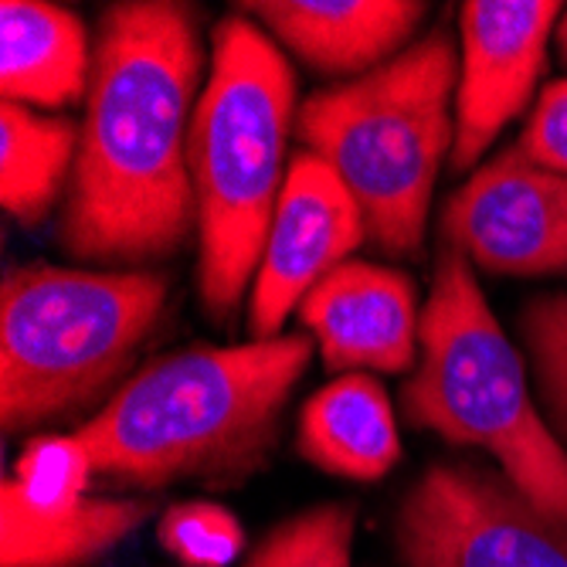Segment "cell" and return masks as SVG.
I'll return each mask as SVG.
<instances>
[{
  "instance_id": "obj_1",
  "label": "cell",
  "mask_w": 567,
  "mask_h": 567,
  "mask_svg": "<svg viewBox=\"0 0 567 567\" xmlns=\"http://www.w3.org/2000/svg\"><path fill=\"white\" fill-rule=\"evenodd\" d=\"M200 72L197 14L174 0L106 11L62 212V245L95 266L177 255L197 221L187 110Z\"/></svg>"
},
{
  "instance_id": "obj_14",
  "label": "cell",
  "mask_w": 567,
  "mask_h": 567,
  "mask_svg": "<svg viewBox=\"0 0 567 567\" xmlns=\"http://www.w3.org/2000/svg\"><path fill=\"white\" fill-rule=\"evenodd\" d=\"M150 517L140 499H72L28 506L0 493V564L4 567H82L116 547Z\"/></svg>"
},
{
  "instance_id": "obj_2",
  "label": "cell",
  "mask_w": 567,
  "mask_h": 567,
  "mask_svg": "<svg viewBox=\"0 0 567 567\" xmlns=\"http://www.w3.org/2000/svg\"><path fill=\"white\" fill-rule=\"evenodd\" d=\"M309 350L306 337H276L161 357L75 439L95 476L133 486L177 480L235 486L269 462Z\"/></svg>"
},
{
  "instance_id": "obj_8",
  "label": "cell",
  "mask_w": 567,
  "mask_h": 567,
  "mask_svg": "<svg viewBox=\"0 0 567 567\" xmlns=\"http://www.w3.org/2000/svg\"><path fill=\"white\" fill-rule=\"evenodd\" d=\"M445 238L489 272H567V174L513 146L455 190L442 215Z\"/></svg>"
},
{
  "instance_id": "obj_16",
  "label": "cell",
  "mask_w": 567,
  "mask_h": 567,
  "mask_svg": "<svg viewBox=\"0 0 567 567\" xmlns=\"http://www.w3.org/2000/svg\"><path fill=\"white\" fill-rule=\"evenodd\" d=\"M79 130L59 116H38L18 102L0 106V200L28 228L41 225L62 181L72 177Z\"/></svg>"
},
{
  "instance_id": "obj_3",
  "label": "cell",
  "mask_w": 567,
  "mask_h": 567,
  "mask_svg": "<svg viewBox=\"0 0 567 567\" xmlns=\"http://www.w3.org/2000/svg\"><path fill=\"white\" fill-rule=\"evenodd\" d=\"M296 75L279 48L231 14L215 31V65L190 120V181L200 228V299L225 323L262 262L286 184L282 150Z\"/></svg>"
},
{
  "instance_id": "obj_18",
  "label": "cell",
  "mask_w": 567,
  "mask_h": 567,
  "mask_svg": "<svg viewBox=\"0 0 567 567\" xmlns=\"http://www.w3.org/2000/svg\"><path fill=\"white\" fill-rule=\"evenodd\" d=\"M353 506H320L279 527L248 567H350Z\"/></svg>"
},
{
  "instance_id": "obj_10",
  "label": "cell",
  "mask_w": 567,
  "mask_h": 567,
  "mask_svg": "<svg viewBox=\"0 0 567 567\" xmlns=\"http://www.w3.org/2000/svg\"><path fill=\"white\" fill-rule=\"evenodd\" d=\"M554 0H470L458 11L462 79L455 95L452 167L470 171L517 116L544 75Z\"/></svg>"
},
{
  "instance_id": "obj_12",
  "label": "cell",
  "mask_w": 567,
  "mask_h": 567,
  "mask_svg": "<svg viewBox=\"0 0 567 567\" xmlns=\"http://www.w3.org/2000/svg\"><path fill=\"white\" fill-rule=\"evenodd\" d=\"M320 72H364L388 59L422 21V4L401 0H266L241 4Z\"/></svg>"
},
{
  "instance_id": "obj_13",
  "label": "cell",
  "mask_w": 567,
  "mask_h": 567,
  "mask_svg": "<svg viewBox=\"0 0 567 567\" xmlns=\"http://www.w3.org/2000/svg\"><path fill=\"white\" fill-rule=\"evenodd\" d=\"M92 55L75 14L38 0L0 8V92L4 102L65 106L89 92Z\"/></svg>"
},
{
  "instance_id": "obj_11",
  "label": "cell",
  "mask_w": 567,
  "mask_h": 567,
  "mask_svg": "<svg viewBox=\"0 0 567 567\" xmlns=\"http://www.w3.org/2000/svg\"><path fill=\"white\" fill-rule=\"evenodd\" d=\"M317 333L327 368L404 371L415 360V289L411 279L368 262H343L299 306Z\"/></svg>"
},
{
  "instance_id": "obj_22",
  "label": "cell",
  "mask_w": 567,
  "mask_h": 567,
  "mask_svg": "<svg viewBox=\"0 0 567 567\" xmlns=\"http://www.w3.org/2000/svg\"><path fill=\"white\" fill-rule=\"evenodd\" d=\"M557 48H560V55L567 59V14H564V21L557 28Z\"/></svg>"
},
{
  "instance_id": "obj_6",
  "label": "cell",
  "mask_w": 567,
  "mask_h": 567,
  "mask_svg": "<svg viewBox=\"0 0 567 567\" xmlns=\"http://www.w3.org/2000/svg\"><path fill=\"white\" fill-rule=\"evenodd\" d=\"M167 302L150 272L11 269L0 286V419L4 432L62 419L106 391Z\"/></svg>"
},
{
  "instance_id": "obj_19",
  "label": "cell",
  "mask_w": 567,
  "mask_h": 567,
  "mask_svg": "<svg viewBox=\"0 0 567 567\" xmlns=\"http://www.w3.org/2000/svg\"><path fill=\"white\" fill-rule=\"evenodd\" d=\"M161 544L190 567H225L245 537L238 520L215 503H181L161 520Z\"/></svg>"
},
{
  "instance_id": "obj_5",
  "label": "cell",
  "mask_w": 567,
  "mask_h": 567,
  "mask_svg": "<svg viewBox=\"0 0 567 567\" xmlns=\"http://www.w3.org/2000/svg\"><path fill=\"white\" fill-rule=\"evenodd\" d=\"M455 51L432 34L357 82L317 92L299 110V140L333 167L391 255H419L439 164L452 150Z\"/></svg>"
},
{
  "instance_id": "obj_15",
  "label": "cell",
  "mask_w": 567,
  "mask_h": 567,
  "mask_svg": "<svg viewBox=\"0 0 567 567\" xmlns=\"http://www.w3.org/2000/svg\"><path fill=\"white\" fill-rule=\"evenodd\" d=\"M299 449L327 473L381 480L401 452L384 388L364 374H343L313 394L299 419Z\"/></svg>"
},
{
  "instance_id": "obj_4",
  "label": "cell",
  "mask_w": 567,
  "mask_h": 567,
  "mask_svg": "<svg viewBox=\"0 0 567 567\" xmlns=\"http://www.w3.org/2000/svg\"><path fill=\"white\" fill-rule=\"evenodd\" d=\"M422 364L404 415L458 445H480L547 520L567 530V449L544 425L524 360L493 320L466 255L445 251L422 313Z\"/></svg>"
},
{
  "instance_id": "obj_17",
  "label": "cell",
  "mask_w": 567,
  "mask_h": 567,
  "mask_svg": "<svg viewBox=\"0 0 567 567\" xmlns=\"http://www.w3.org/2000/svg\"><path fill=\"white\" fill-rule=\"evenodd\" d=\"M92 480V458L75 435L34 439L18 458L14 476L4 480V489L28 506H55L85 496Z\"/></svg>"
},
{
  "instance_id": "obj_20",
  "label": "cell",
  "mask_w": 567,
  "mask_h": 567,
  "mask_svg": "<svg viewBox=\"0 0 567 567\" xmlns=\"http://www.w3.org/2000/svg\"><path fill=\"white\" fill-rule=\"evenodd\" d=\"M524 337L534 353L550 422L567 439V292L540 296L527 306Z\"/></svg>"
},
{
  "instance_id": "obj_9",
  "label": "cell",
  "mask_w": 567,
  "mask_h": 567,
  "mask_svg": "<svg viewBox=\"0 0 567 567\" xmlns=\"http://www.w3.org/2000/svg\"><path fill=\"white\" fill-rule=\"evenodd\" d=\"M364 235V212L333 167L317 153H299L286 171L255 279L251 337L276 340L292 306H302L309 289L343 266Z\"/></svg>"
},
{
  "instance_id": "obj_21",
  "label": "cell",
  "mask_w": 567,
  "mask_h": 567,
  "mask_svg": "<svg viewBox=\"0 0 567 567\" xmlns=\"http://www.w3.org/2000/svg\"><path fill=\"white\" fill-rule=\"evenodd\" d=\"M517 150L547 171L567 174V79L544 89Z\"/></svg>"
},
{
  "instance_id": "obj_7",
  "label": "cell",
  "mask_w": 567,
  "mask_h": 567,
  "mask_svg": "<svg viewBox=\"0 0 567 567\" xmlns=\"http://www.w3.org/2000/svg\"><path fill=\"white\" fill-rule=\"evenodd\" d=\"M408 567H567V530L503 483L435 466L401 509Z\"/></svg>"
}]
</instances>
